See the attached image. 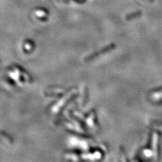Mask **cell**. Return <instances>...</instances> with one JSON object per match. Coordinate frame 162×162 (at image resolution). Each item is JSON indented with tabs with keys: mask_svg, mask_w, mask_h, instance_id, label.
I'll list each match as a JSON object with an SVG mask.
<instances>
[]
</instances>
